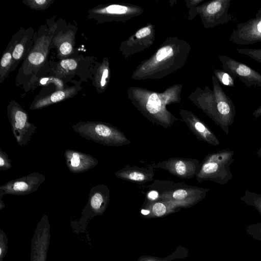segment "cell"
Masks as SVG:
<instances>
[{"label": "cell", "mask_w": 261, "mask_h": 261, "mask_svg": "<svg viewBox=\"0 0 261 261\" xmlns=\"http://www.w3.org/2000/svg\"><path fill=\"white\" fill-rule=\"evenodd\" d=\"M190 50V45L186 41L170 37L137 67L132 78L134 80L163 78L185 65Z\"/></svg>", "instance_id": "6da1fadb"}, {"label": "cell", "mask_w": 261, "mask_h": 261, "mask_svg": "<svg viewBox=\"0 0 261 261\" xmlns=\"http://www.w3.org/2000/svg\"><path fill=\"white\" fill-rule=\"evenodd\" d=\"M182 85H175L162 93L132 87L127 89L128 98L137 109L153 124L165 128L178 120L166 108L167 105L180 102Z\"/></svg>", "instance_id": "7a4b0ae2"}, {"label": "cell", "mask_w": 261, "mask_h": 261, "mask_svg": "<svg viewBox=\"0 0 261 261\" xmlns=\"http://www.w3.org/2000/svg\"><path fill=\"white\" fill-rule=\"evenodd\" d=\"M158 194L156 199L170 201L176 206L194 204L203 199L208 189L190 186L184 182L155 180L149 188Z\"/></svg>", "instance_id": "3957f363"}, {"label": "cell", "mask_w": 261, "mask_h": 261, "mask_svg": "<svg viewBox=\"0 0 261 261\" xmlns=\"http://www.w3.org/2000/svg\"><path fill=\"white\" fill-rule=\"evenodd\" d=\"M233 155L234 151L227 148L208 154L200 163L196 180L199 183L209 180L221 185L226 184L232 178L230 166Z\"/></svg>", "instance_id": "277c9868"}, {"label": "cell", "mask_w": 261, "mask_h": 261, "mask_svg": "<svg viewBox=\"0 0 261 261\" xmlns=\"http://www.w3.org/2000/svg\"><path fill=\"white\" fill-rule=\"evenodd\" d=\"M72 128L82 137L102 145L122 146L131 143L123 132L109 123L99 121L80 122L72 125Z\"/></svg>", "instance_id": "5b68a950"}, {"label": "cell", "mask_w": 261, "mask_h": 261, "mask_svg": "<svg viewBox=\"0 0 261 261\" xmlns=\"http://www.w3.org/2000/svg\"><path fill=\"white\" fill-rule=\"evenodd\" d=\"M7 110L8 117L16 142L20 146L27 145L37 126L29 122L28 113L18 104L11 102Z\"/></svg>", "instance_id": "8992f818"}, {"label": "cell", "mask_w": 261, "mask_h": 261, "mask_svg": "<svg viewBox=\"0 0 261 261\" xmlns=\"http://www.w3.org/2000/svg\"><path fill=\"white\" fill-rule=\"evenodd\" d=\"M200 163L195 159L172 157L153 164L154 168H161L169 173L182 179H191L196 177Z\"/></svg>", "instance_id": "52a82bcc"}, {"label": "cell", "mask_w": 261, "mask_h": 261, "mask_svg": "<svg viewBox=\"0 0 261 261\" xmlns=\"http://www.w3.org/2000/svg\"><path fill=\"white\" fill-rule=\"evenodd\" d=\"M42 174L34 172L17 179L11 180L0 186L5 194L25 195L36 191L45 181Z\"/></svg>", "instance_id": "ba28073f"}, {"label": "cell", "mask_w": 261, "mask_h": 261, "mask_svg": "<svg viewBox=\"0 0 261 261\" xmlns=\"http://www.w3.org/2000/svg\"><path fill=\"white\" fill-rule=\"evenodd\" d=\"M179 113L182 121L198 140L215 146L220 144L215 134L195 114L184 109H180Z\"/></svg>", "instance_id": "9c48e42d"}, {"label": "cell", "mask_w": 261, "mask_h": 261, "mask_svg": "<svg viewBox=\"0 0 261 261\" xmlns=\"http://www.w3.org/2000/svg\"><path fill=\"white\" fill-rule=\"evenodd\" d=\"M154 29L152 24H148L140 29L122 45V50L125 57L151 45L154 40Z\"/></svg>", "instance_id": "30bf717a"}, {"label": "cell", "mask_w": 261, "mask_h": 261, "mask_svg": "<svg viewBox=\"0 0 261 261\" xmlns=\"http://www.w3.org/2000/svg\"><path fill=\"white\" fill-rule=\"evenodd\" d=\"M65 163L73 173H81L96 166L98 161L90 154L67 149L64 153Z\"/></svg>", "instance_id": "8fae6325"}, {"label": "cell", "mask_w": 261, "mask_h": 261, "mask_svg": "<svg viewBox=\"0 0 261 261\" xmlns=\"http://www.w3.org/2000/svg\"><path fill=\"white\" fill-rule=\"evenodd\" d=\"M152 165L144 167L127 165L115 173L120 179L138 184H144L153 180L154 175Z\"/></svg>", "instance_id": "7c38bea8"}, {"label": "cell", "mask_w": 261, "mask_h": 261, "mask_svg": "<svg viewBox=\"0 0 261 261\" xmlns=\"http://www.w3.org/2000/svg\"><path fill=\"white\" fill-rule=\"evenodd\" d=\"M240 199L246 204L253 206L261 215V193H255L246 190ZM245 230L253 239L261 241V223L249 225Z\"/></svg>", "instance_id": "4fadbf2b"}, {"label": "cell", "mask_w": 261, "mask_h": 261, "mask_svg": "<svg viewBox=\"0 0 261 261\" xmlns=\"http://www.w3.org/2000/svg\"><path fill=\"white\" fill-rule=\"evenodd\" d=\"M110 193L108 187L105 185L93 187L89 192L88 204L93 211H102L110 201Z\"/></svg>", "instance_id": "5bb4252c"}, {"label": "cell", "mask_w": 261, "mask_h": 261, "mask_svg": "<svg viewBox=\"0 0 261 261\" xmlns=\"http://www.w3.org/2000/svg\"><path fill=\"white\" fill-rule=\"evenodd\" d=\"M74 89L70 88L65 90L57 91L50 95L38 99L31 106V110L42 108L53 103L61 101L70 96L74 93Z\"/></svg>", "instance_id": "9a60e30c"}, {"label": "cell", "mask_w": 261, "mask_h": 261, "mask_svg": "<svg viewBox=\"0 0 261 261\" xmlns=\"http://www.w3.org/2000/svg\"><path fill=\"white\" fill-rule=\"evenodd\" d=\"M228 61H229L228 65L226 67L231 69L229 70L233 71V73L239 76L240 79L241 77L245 78V80H248L250 82H252L254 80L256 83L258 80L261 82V75L249 67L232 60Z\"/></svg>", "instance_id": "2e32d148"}, {"label": "cell", "mask_w": 261, "mask_h": 261, "mask_svg": "<svg viewBox=\"0 0 261 261\" xmlns=\"http://www.w3.org/2000/svg\"><path fill=\"white\" fill-rule=\"evenodd\" d=\"M148 201L150 202L152 214L158 217L165 215L168 210H170L176 206L170 201L161 199L151 200L148 199Z\"/></svg>", "instance_id": "e0dca14e"}, {"label": "cell", "mask_w": 261, "mask_h": 261, "mask_svg": "<svg viewBox=\"0 0 261 261\" xmlns=\"http://www.w3.org/2000/svg\"><path fill=\"white\" fill-rule=\"evenodd\" d=\"M109 75V69L107 65H102L100 67L98 72V75L97 77V81L99 86L103 88L105 87L107 83V80Z\"/></svg>", "instance_id": "ac0fdd59"}, {"label": "cell", "mask_w": 261, "mask_h": 261, "mask_svg": "<svg viewBox=\"0 0 261 261\" xmlns=\"http://www.w3.org/2000/svg\"><path fill=\"white\" fill-rule=\"evenodd\" d=\"M12 167L11 160L8 154L0 149V170H7Z\"/></svg>", "instance_id": "d6986e66"}, {"label": "cell", "mask_w": 261, "mask_h": 261, "mask_svg": "<svg viewBox=\"0 0 261 261\" xmlns=\"http://www.w3.org/2000/svg\"><path fill=\"white\" fill-rule=\"evenodd\" d=\"M45 59V57L40 52H33L30 54L28 60L30 63L34 65L41 64Z\"/></svg>", "instance_id": "ffe728a7"}, {"label": "cell", "mask_w": 261, "mask_h": 261, "mask_svg": "<svg viewBox=\"0 0 261 261\" xmlns=\"http://www.w3.org/2000/svg\"><path fill=\"white\" fill-rule=\"evenodd\" d=\"M50 1L46 0H36L27 1L25 3H28L32 9H44L49 4Z\"/></svg>", "instance_id": "44dd1931"}, {"label": "cell", "mask_w": 261, "mask_h": 261, "mask_svg": "<svg viewBox=\"0 0 261 261\" xmlns=\"http://www.w3.org/2000/svg\"><path fill=\"white\" fill-rule=\"evenodd\" d=\"M249 35L253 37V40L257 37H261V19L255 22L252 27H251L249 30Z\"/></svg>", "instance_id": "7402d4cb"}, {"label": "cell", "mask_w": 261, "mask_h": 261, "mask_svg": "<svg viewBox=\"0 0 261 261\" xmlns=\"http://www.w3.org/2000/svg\"><path fill=\"white\" fill-rule=\"evenodd\" d=\"M60 65L65 69L72 70L76 68L77 64L73 59H65L61 61Z\"/></svg>", "instance_id": "603a6c76"}, {"label": "cell", "mask_w": 261, "mask_h": 261, "mask_svg": "<svg viewBox=\"0 0 261 261\" xmlns=\"http://www.w3.org/2000/svg\"><path fill=\"white\" fill-rule=\"evenodd\" d=\"M23 51V46L21 44H18L16 45L13 51V58L16 60H19L22 57Z\"/></svg>", "instance_id": "cb8c5ba5"}, {"label": "cell", "mask_w": 261, "mask_h": 261, "mask_svg": "<svg viewBox=\"0 0 261 261\" xmlns=\"http://www.w3.org/2000/svg\"><path fill=\"white\" fill-rule=\"evenodd\" d=\"M12 55L9 51L4 54L1 61L2 68H6L9 65L12 61Z\"/></svg>", "instance_id": "d4e9b609"}, {"label": "cell", "mask_w": 261, "mask_h": 261, "mask_svg": "<svg viewBox=\"0 0 261 261\" xmlns=\"http://www.w3.org/2000/svg\"><path fill=\"white\" fill-rule=\"evenodd\" d=\"M72 50V45L68 42H65L60 45V51L62 55H68L71 53Z\"/></svg>", "instance_id": "484cf974"}, {"label": "cell", "mask_w": 261, "mask_h": 261, "mask_svg": "<svg viewBox=\"0 0 261 261\" xmlns=\"http://www.w3.org/2000/svg\"><path fill=\"white\" fill-rule=\"evenodd\" d=\"M230 80L231 79L230 78V76L227 73H223L221 78V81L223 83V84L225 85H229Z\"/></svg>", "instance_id": "4316f807"}, {"label": "cell", "mask_w": 261, "mask_h": 261, "mask_svg": "<svg viewBox=\"0 0 261 261\" xmlns=\"http://www.w3.org/2000/svg\"><path fill=\"white\" fill-rule=\"evenodd\" d=\"M252 115L255 118L261 116V106L254 111Z\"/></svg>", "instance_id": "83f0119b"}, {"label": "cell", "mask_w": 261, "mask_h": 261, "mask_svg": "<svg viewBox=\"0 0 261 261\" xmlns=\"http://www.w3.org/2000/svg\"><path fill=\"white\" fill-rule=\"evenodd\" d=\"M256 155L258 158H261V147L256 152Z\"/></svg>", "instance_id": "f1b7e54d"}, {"label": "cell", "mask_w": 261, "mask_h": 261, "mask_svg": "<svg viewBox=\"0 0 261 261\" xmlns=\"http://www.w3.org/2000/svg\"><path fill=\"white\" fill-rule=\"evenodd\" d=\"M250 50L254 53H255V54H257L258 55H261V50H251V49H250Z\"/></svg>", "instance_id": "f546056e"}, {"label": "cell", "mask_w": 261, "mask_h": 261, "mask_svg": "<svg viewBox=\"0 0 261 261\" xmlns=\"http://www.w3.org/2000/svg\"><path fill=\"white\" fill-rule=\"evenodd\" d=\"M148 261H152V260H148Z\"/></svg>", "instance_id": "4dcf8cb0"}]
</instances>
